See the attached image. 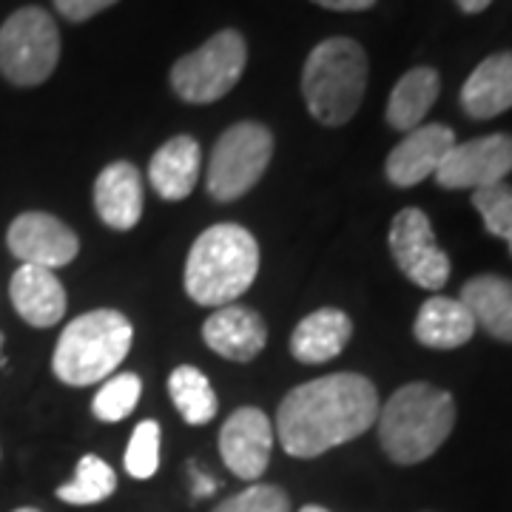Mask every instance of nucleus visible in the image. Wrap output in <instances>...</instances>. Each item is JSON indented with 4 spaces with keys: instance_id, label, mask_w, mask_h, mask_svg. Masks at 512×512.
Segmentation results:
<instances>
[{
    "instance_id": "nucleus-1",
    "label": "nucleus",
    "mask_w": 512,
    "mask_h": 512,
    "mask_svg": "<svg viewBox=\"0 0 512 512\" xmlns=\"http://www.w3.org/2000/svg\"><path fill=\"white\" fill-rule=\"evenodd\" d=\"M379 419V393L359 373H330L299 384L279 404L276 430L285 453L316 458L365 436Z\"/></svg>"
},
{
    "instance_id": "nucleus-2",
    "label": "nucleus",
    "mask_w": 512,
    "mask_h": 512,
    "mask_svg": "<svg viewBox=\"0 0 512 512\" xmlns=\"http://www.w3.org/2000/svg\"><path fill=\"white\" fill-rule=\"evenodd\" d=\"M259 245L251 231L222 222L202 231L185 262V293L205 308L234 305L254 285Z\"/></svg>"
},
{
    "instance_id": "nucleus-3",
    "label": "nucleus",
    "mask_w": 512,
    "mask_h": 512,
    "mask_svg": "<svg viewBox=\"0 0 512 512\" xmlns=\"http://www.w3.org/2000/svg\"><path fill=\"white\" fill-rule=\"evenodd\" d=\"M379 441L396 464L430 458L456 427V402L433 384H404L379 407Z\"/></svg>"
},
{
    "instance_id": "nucleus-4",
    "label": "nucleus",
    "mask_w": 512,
    "mask_h": 512,
    "mask_svg": "<svg viewBox=\"0 0 512 512\" xmlns=\"http://www.w3.org/2000/svg\"><path fill=\"white\" fill-rule=\"evenodd\" d=\"M367 89V55L350 37L322 40L302 69V94L322 126H345Z\"/></svg>"
},
{
    "instance_id": "nucleus-5",
    "label": "nucleus",
    "mask_w": 512,
    "mask_h": 512,
    "mask_svg": "<svg viewBox=\"0 0 512 512\" xmlns=\"http://www.w3.org/2000/svg\"><path fill=\"white\" fill-rule=\"evenodd\" d=\"M134 328L123 313L92 311L69 322L57 339L52 370L60 382L89 387L103 382L128 356Z\"/></svg>"
},
{
    "instance_id": "nucleus-6",
    "label": "nucleus",
    "mask_w": 512,
    "mask_h": 512,
    "mask_svg": "<svg viewBox=\"0 0 512 512\" xmlns=\"http://www.w3.org/2000/svg\"><path fill=\"white\" fill-rule=\"evenodd\" d=\"M60 60V32L40 6H23L0 26V74L15 86H40Z\"/></svg>"
},
{
    "instance_id": "nucleus-7",
    "label": "nucleus",
    "mask_w": 512,
    "mask_h": 512,
    "mask_svg": "<svg viewBox=\"0 0 512 512\" xmlns=\"http://www.w3.org/2000/svg\"><path fill=\"white\" fill-rule=\"evenodd\" d=\"M248 46L234 29H222L197 52L180 57L171 69V86L185 103H214L231 92L245 72Z\"/></svg>"
},
{
    "instance_id": "nucleus-8",
    "label": "nucleus",
    "mask_w": 512,
    "mask_h": 512,
    "mask_svg": "<svg viewBox=\"0 0 512 512\" xmlns=\"http://www.w3.org/2000/svg\"><path fill=\"white\" fill-rule=\"evenodd\" d=\"M274 154V134L259 123L231 126L211 151L208 194L217 202H234L248 194Z\"/></svg>"
},
{
    "instance_id": "nucleus-9",
    "label": "nucleus",
    "mask_w": 512,
    "mask_h": 512,
    "mask_svg": "<svg viewBox=\"0 0 512 512\" xmlns=\"http://www.w3.org/2000/svg\"><path fill=\"white\" fill-rule=\"evenodd\" d=\"M390 251L402 274L427 291H439L450 279V259L436 245L433 225L421 208H404L390 225Z\"/></svg>"
},
{
    "instance_id": "nucleus-10",
    "label": "nucleus",
    "mask_w": 512,
    "mask_h": 512,
    "mask_svg": "<svg viewBox=\"0 0 512 512\" xmlns=\"http://www.w3.org/2000/svg\"><path fill=\"white\" fill-rule=\"evenodd\" d=\"M512 171V137L490 134L456 143L433 174L441 188H487L504 183Z\"/></svg>"
},
{
    "instance_id": "nucleus-11",
    "label": "nucleus",
    "mask_w": 512,
    "mask_h": 512,
    "mask_svg": "<svg viewBox=\"0 0 512 512\" xmlns=\"http://www.w3.org/2000/svg\"><path fill=\"white\" fill-rule=\"evenodd\" d=\"M6 245L23 265H37L49 271L69 265L80 251V239L72 228L43 211L20 214L18 220L9 225Z\"/></svg>"
},
{
    "instance_id": "nucleus-12",
    "label": "nucleus",
    "mask_w": 512,
    "mask_h": 512,
    "mask_svg": "<svg viewBox=\"0 0 512 512\" xmlns=\"http://www.w3.org/2000/svg\"><path fill=\"white\" fill-rule=\"evenodd\" d=\"M274 447V424L259 407H239L220 430V453L225 467L245 481H256L268 470Z\"/></svg>"
},
{
    "instance_id": "nucleus-13",
    "label": "nucleus",
    "mask_w": 512,
    "mask_h": 512,
    "mask_svg": "<svg viewBox=\"0 0 512 512\" xmlns=\"http://www.w3.org/2000/svg\"><path fill=\"white\" fill-rule=\"evenodd\" d=\"M453 146H456L453 128L441 126V123L413 128L402 143L387 154V163H384L387 180L399 188L419 185L421 180L439 171V165L444 163V157Z\"/></svg>"
},
{
    "instance_id": "nucleus-14",
    "label": "nucleus",
    "mask_w": 512,
    "mask_h": 512,
    "mask_svg": "<svg viewBox=\"0 0 512 512\" xmlns=\"http://www.w3.org/2000/svg\"><path fill=\"white\" fill-rule=\"evenodd\" d=\"M202 339L214 353H220L222 359L251 362L265 348L268 328H265L262 316L251 308L225 305L208 316V322L202 325Z\"/></svg>"
},
{
    "instance_id": "nucleus-15",
    "label": "nucleus",
    "mask_w": 512,
    "mask_h": 512,
    "mask_svg": "<svg viewBox=\"0 0 512 512\" xmlns=\"http://www.w3.org/2000/svg\"><path fill=\"white\" fill-rule=\"evenodd\" d=\"M97 217L114 231H131L143 217V177L126 160L106 165L94 180Z\"/></svg>"
},
{
    "instance_id": "nucleus-16",
    "label": "nucleus",
    "mask_w": 512,
    "mask_h": 512,
    "mask_svg": "<svg viewBox=\"0 0 512 512\" xmlns=\"http://www.w3.org/2000/svg\"><path fill=\"white\" fill-rule=\"evenodd\" d=\"M9 293L20 319L32 328H52L66 316V291L49 268L20 265L12 276Z\"/></svg>"
},
{
    "instance_id": "nucleus-17",
    "label": "nucleus",
    "mask_w": 512,
    "mask_h": 512,
    "mask_svg": "<svg viewBox=\"0 0 512 512\" xmlns=\"http://www.w3.org/2000/svg\"><path fill=\"white\" fill-rule=\"evenodd\" d=\"M202 148L194 137L180 134L157 148L148 163V180L163 200H185L200 180Z\"/></svg>"
},
{
    "instance_id": "nucleus-18",
    "label": "nucleus",
    "mask_w": 512,
    "mask_h": 512,
    "mask_svg": "<svg viewBox=\"0 0 512 512\" xmlns=\"http://www.w3.org/2000/svg\"><path fill=\"white\" fill-rule=\"evenodd\" d=\"M461 106L476 120L512 109V52H498L478 63L461 89Z\"/></svg>"
},
{
    "instance_id": "nucleus-19",
    "label": "nucleus",
    "mask_w": 512,
    "mask_h": 512,
    "mask_svg": "<svg viewBox=\"0 0 512 512\" xmlns=\"http://www.w3.org/2000/svg\"><path fill=\"white\" fill-rule=\"evenodd\" d=\"M350 333H353V322L348 319V313L336 311V308H322V311L311 313L293 330V359H299L302 365L330 362L345 350Z\"/></svg>"
},
{
    "instance_id": "nucleus-20",
    "label": "nucleus",
    "mask_w": 512,
    "mask_h": 512,
    "mask_svg": "<svg viewBox=\"0 0 512 512\" xmlns=\"http://www.w3.org/2000/svg\"><path fill=\"white\" fill-rule=\"evenodd\" d=\"M461 302L476 328H484L498 342L512 345V282L504 276L481 274L464 282Z\"/></svg>"
},
{
    "instance_id": "nucleus-21",
    "label": "nucleus",
    "mask_w": 512,
    "mask_h": 512,
    "mask_svg": "<svg viewBox=\"0 0 512 512\" xmlns=\"http://www.w3.org/2000/svg\"><path fill=\"white\" fill-rule=\"evenodd\" d=\"M413 333L424 348L453 350L467 345L476 333V322L461 299L433 296L421 305Z\"/></svg>"
},
{
    "instance_id": "nucleus-22",
    "label": "nucleus",
    "mask_w": 512,
    "mask_h": 512,
    "mask_svg": "<svg viewBox=\"0 0 512 512\" xmlns=\"http://www.w3.org/2000/svg\"><path fill=\"white\" fill-rule=\"evenodd\" d=\"M441 80L436 69L419 66L410 69L402 80L396 83V89L387 100V123L396 131H413L421 126L424 114L433 109L436 97H439Z\"/></svg>"
},
{
    "instance_id": "nucleus-23",
    "label": "nucleus",
    "mask_w": 512,
    "mask_h": 512,
    "mask_svg": "<svg viewBox=\"0 0 512 512\" xmlns=\"http://www.w3.org/2000/svg\"><path fill=\"white\" fill-rule=\"evenodd\" d=\"M168 393L188 424H208L217 416V393L197 367H177L168 379Z\"/></svg>"
},
{
    "instance_id": "nucleus-24",
    "label": "nucleus",
    "mask_w": 512,
    "mask_h": 512,
    "mask_svg": "<svg viewBox=\"0 0 512 512\" xmlns=\"http://www.w3.org/2000/svg\"><path fill=\"white\" fill-rule=\"evenodd\" d=\"M114 490H117V476L109 464L97 456H83L72 481L57 490V498L74 507H89L106 501Z\"/></svg>"
},
{
    "instance_id": "nucleus-25",
    "label": "nucleus",
    "mask_w": 512,
    "mask_h": 512,
    "mask_svg": "<svg viewBox=\"0 0 512 512\" xmlns=\"http://www.w3.org/2000/svg\"><path fill=\"white\" fill-rule=\"evenodd\" d=\"M143 393V382L137 373H120L111 376L94 396L92 410L100 421H123L137 407Z\"/></svg>"
},
{
    "instance_id": "nucleus-26",
    "label": "nucleus",
    "mask_w": 512,
    "mask_h": 512,
    "mask_svg": "<svg viewBox=\"0 0 512 512\" xmlns=\"http://www.w3.org/2000/svg\"><path fill=\"white\" fill-rule=\"evenodd\" d=\"M473 205L493 237L504 239L512 251V185L495 183L473 191Z\"/></svg>"
},
{
    "instance_id": "nucleus-27",
    "label": "nucleus",
    "mask_w": 512,
    "mask_h": 512,
    "mask_svg": "<svg viewBox=\"0 0 512 512\" xmlns=\"http://www.w3.org/2000/svg\"><path fill=\"white\" fill-rule=\"evenodd\" d=\"M160 467V424L143 421L131 433L126 450V470L131 478H151Z\"/></svg>"
},
{
    "instance_id": "nucleus-28",
    "label": "nucleus",
    "mask_w": 512,
    "mask_h": 512,
    "mask_svg": "<svg viewBox=\"0 0 512 512\" xmlns=\"http://www.w3.org/2000/svg\"><path fill=\"white\" fill-rule=\"evenodd\" d=\"M214 512H291V501L274 484H254L234 498L222 501Z\"/></svg>"
},
{
    "instance_id": "nucleus-29",
    "label": "nucleus",
    "mask_w": 512,
    "mask_h": 512,
    "mask_svg": "<svg viewBox=\"0 0 512 512\" xmlns=\"http://www.w3.org/2000/svg\"><path fill=\"white\" fill-rule=\"evenodd\" d=\"M114 3L117 0H55L57 12L66 20H72V23H83V20L94 18L97 12L109 9Z\"/></svg>"
},
{
    "instance_id": "nucleus-30",
    "label": "nucleus",
    "mask_w": 512,
    "mask_h": 512,
    "mask_svg": "<svg viewBox=\"0 0 512 512\" xmlns=\"http://www.w3.org/2000/svg\"><path fill=\"white\" fill-rule=\"evenodd\" d=\"M313 3L333 9V12H365L376 0H313Z\"/></svg>"
},
{
    "instance_id": "nucleus-31",
    "label": "nucleus",
    "mask_w": 512,
    "mask_h": 512,
    "mask_svg": "<svg viewBox=\"0 0 512 512\" xmlns=\"http://www.w3.org/2000/svg\"><path fill=\"white\" fill-rule=\"evenodd\" d=\"M456 3L461 12H467V15H478V12H484L493 0H456Z\"/></svg>"
},
{
    "instance_id": "nucleus-32",
    "label": "nucleus",
    "mask_w": 512,
    "mask_h": 512,
    "mask_svg": "<svg viewBox=\"0 0 512 512\" xmlns=\"http://www.w3.org/2000/svg\"><path fill=\"white\" fill-rule=\"evenodd\" d=\"M194 478H197V487H194V495H197V498H200V495H211L214 490H217L214 478L202 476V473H197V470H194Z\"/></svg>"
},
{
    "instance_id": "nucleus-33",
    "label": "nucleus",
    "mask_w": 512,
    "mask_h": 512,
    "mask_svg": "<svg viewBox=\"0 0 512 512\" xmlns=\"http://www.w3.org/2000/svg\"><path fill=\"white\" fill-rule=\"evenodd\" d=\"M299 512H330V510H325V507H319V504H308V507H302V510Z\"/></svg>"
},
{
    "instance_id": "nucleus-34",
    "label": "nucleus",
    "mask_w": 512,
    "mask_h": 512,
    "mask_svg": "<svg viewBox=\"0 0 512 512\" xmlns=\"http://www.w3.org/2000/svg\"><path fill=\"white\" fill-rule=\"evenodd\" d=\"M15 512H40V510H35V507H20V510H15Z\"/></svg>"
},
{
    "instance_id": "nucleus-35",
    "label": "nucleus",
    "mask_w": 512,
    "mask_h": 512,
    "mask_svg": "<svg viewBox=\"0 0 512 512\" xmlns=\"http://www.w3.org/2000/svg\"><path fill=\"white\" fill-rule=\"evenodd\" d=\"M0 345H3V333H0Z\"/></svg>"
}]
</instances>
